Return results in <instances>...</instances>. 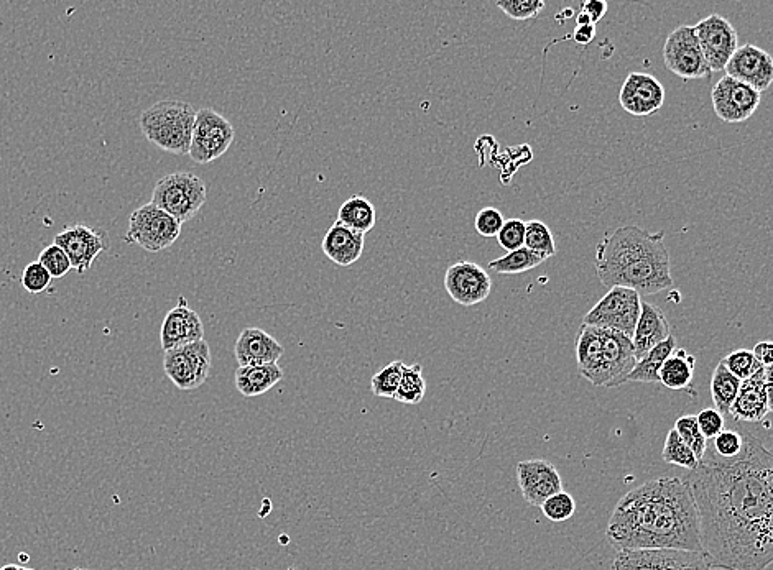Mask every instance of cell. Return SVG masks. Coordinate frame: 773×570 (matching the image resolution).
Returning a JSON list of instances; mask_svg holds the SVG:
<instances>
[{
  "mask_svg": "<svg viewBox=\"0 0 773 570\" xmlns=\"http://www.w3.org/2000/svg\"><path fill=\"white\" fill-rule=\"evenodd\" d=\"M525 249L550 258L556 253L555 237L550 227L542 221L525 222Z\"/></svg>",
  "mask_w": 773,
  "mask_h": 570,
  "instance_id": "obj_33",
  "label": "cell"
},
{
  "mask_svg": "<svg viewBox=\"0 0 773 570\" xmlns=\"http://www.w3.org/2000/svg\"><path fill=\"white\" fill-rule=\"evenodd\" d=\"M607 9H609V5H607V2H604V0H588V2H584V4L581 5V12L588 15L589 20H591L593 25H596L599 20L604 19V15L607 14Z\"/></svg>",
  "mask_w": 773,
  "mask_h": 570,
  "instance_id": "obj_45",
  "label": "cell"
},
{
  "mask_svg": "<svg viewBox=\"0 0 773 570\" xmlns=\"http://www.w3.org/2000/svg\"><path fill=\"white\" fill-rule=\"evenodd\" d=\"M195 107L188 102L160 101L140 115V130L163 152L188 155L195 129Z\"/></svg>",
  "mask_w": 773,
  "mask_h": 570,
  "instance_id": "obj_4",
  "label": "cell"
},
{
  "mask_svg": "<svg viewBox=\"0 0 773 570\" xmlns=\"http://www.w3.org/2000/svg\"><path fill=\"white\" fill-rule=\"evenodd\" d=\"M283 354V345L259 327H246L234 345L239 367L277 364Z\"/></svg>",
  "mask_w": 773,
  "mask_h": 570,
  "instance_id": "obj_20",
  "label": "cell"
},
{
  "mask_svg": "<svg viewBox=\"0 0 773 570\" xmlns=\"http://www.w3.org/2000/svg\"><path fill=\"white\" fill-rule=\"evenodd\" d=\"M724 71L762 94L773 84V56L759 46L746 43L737 48Z\"/></svg>",
  "mask_w": 773,
  "mask_h": 570,
  "instance_id": "obj_17",
  "label": "cell"
},
{
  "mask_svg": "<svg viewBox=\"0 0 773 570\" xmlns=\"http://www.w3.org/2000/svg\"><path fill=\"white\" fill-rule=\"evenodd\" d=\"M547 258L533 253L532 250L522 249L514 252L505 253L504 257L496 258L489 263L492 272L500 275H519V273L528 272L533 268L540 267Z\"/></svg>",
  "mask_w": 773,
  "mask_h": 570,
  "instance_id": "obj_30",
  "label": "cell"
},
{
  "mask_svg": "<svg viewBox=\"0 0 773 570\" xmlns=\"http://www.w3.org/2000/svg\"><path fill=\"white\" fill-rule=\"evenodd\" d=\"M760 99V92L727 74L719 79L711 92L714 112L727 124H741L749 120L759 109Z\"/></svg>",
  "mask_w": 773,
  "mask_h": 570,
  "instance_id": "obj_13",
  "label": "cell"
},
{
  "mask_svg": "<svg viewBox=\"0 0 773 570\" xmlns=\"http://www.w3.org/2000/svg\"><path fill=\"white\" fill-rule=\"evenodd\" d=\"M755 359L759 360L762 367H772L773 365V341H762L755 345L752 350Z\"/></svg>",
  "mask_w": 773,
  "mask_h": 570,
  "instance_id": "obj_46",
  "label": "cell"
},
{
  "mask_svg": "<svg viewBox=\"0 0 773 570\" xmlns=\"http://www.w3.org/2000/svg\"><path fill=\"white\" fill-rule=\"evenodd\" d=\"M602 355V329L583 324L576 341V362L578 370L588 382L598 377Z\"/></svg>",
  "mask_w": 773,
  "mask_h": 570,
  "instance_id": "obj_25",
  "label": "cell"
},
{
  "mask_svg": "<svg viewBox=\"0 0 773 570\" xmlns=\"http://www.w3.org/2000/svg\"><path fill=\"white\" fill-rule=\"evenodd\" d=\"M53 244L65 250L66 255L70 257L73 270H76L79 275L88 272L96 262V258L109 249L106 232L84 224H75L63 230L56 235Z\"/></svg>",
  "mask_w": 773,
  "mask_h": 570,
  "instance_id": "obj_14",
  "label": "cell"
},
{
  "mask_svg": "<svg viewBox=\"0 0 773 570\" xmlns=\"http://www.w3.org/2000/svg\"><path fill=\"white\" fill-rule=\"evenodd\" d=\"M364 234L334 222L321 242V250L339 267H351L364 253Z\"/></svg>",
  "mask_w": 773,
  "mask_h": 570,
  "instance_id": "obj_21",
  "label": "cell"
},
{
  "mask_svg": "<svg viewBox=\"0 0 773 570\" xmlns=\"http://www.w3.org/2000/svg\"><path fill=\"white\" fill-rule=\"evenodd\" d=\"M662 457L667 464L676 465L681 469H686L688 472L698 469L699 460L696 459L695 454L691 451L690 447L686 446L683 439L678 436L675 429H672L667 434L665 439V446H663Z\"/></svg>",
  "mask_w": 773,
  "mask_h": 570,
  "instance_id": "obj_32",
  "label": "cell"
},
{
  "mask_svg": "<svg viewBox=\"0 0 773 570\" xmlns=\"http://www.w3.org/2000/svg\"><path fill=\"white\" fill-rule=\"evenodd\" d=\"M73 570H89V569H84V567H76V569H73Z\"/></svg>",
  "mask_w": 773,
  "mask_h": 570,
  "instance_id": "obj_51",
  "label": "cell"
},
{
  "mask_svg": "<svg viewBox=\"0 0 773 570\" xmlns=\"http://www.w3.org/2000/svg\"><path fill=\"white\" fill-rule=\"evenodd\" d=\"M765 377V393H767V403H769V411L773 413V365L772 367L764 368Z\"/></svg>",
  "mask_w": 773,
  "mask_h": 570,
  "instance_id": "obj_48",
  "label": "cell"
},
{
  "mask_svg": "<svg viewBox=\"0 0 773 570\" xmlns=\"http://www.w3.org/2000/svg\"><path fill=\"white\" fill-rule=\"evenodd\" d=\"M612 570H713V566L704 552L642 549L617 552Z\"/></svg>",
  "mask_w": 773,
  "mask_h": 570,
  "instance_id": "obj_10",
  "label": "cell"
},
{
  "mask_svg": "<svg viewBox=\"0 0 773 570\" xmlns=\"http://www.w3.org/2000/svg\"><path fill=\"white\" fill-rule=\"evenodd\" d=\"M24 570H33V569H27V567H24Z\"/></svg>",
  "mask_w": 773,
  "mask_h": 570,
  "instance_id": "obj_52",
  "label": "cell"
},
{
  "mask_svg": "<svg viewBox=\"0 0 773 570\" xmlns=\"http://www.w3.org/2000/svg\"><path fill=\"white\" fill-rule=\"evenodd\" d=\"M642 311V301L637 291L624 286H614L607 291L604 298L594 304V308L586 313L583 324L619 331L625 336H634L635 326Z\"/></svg>",
  "mask_w": 773,
  "mask_h": 570,
  "instance_id": "obj_7",
  "label": "cell"
},
{
  "mask_svg": "<svg viewBox=\"0 0 773 570\" xmlns=\"http://www.w3.org/2000/svg\"><path fill=\"white\" fill-rule=\"evenodd\" d=\"M742 447H744V431L724 429L723 433L714 437L711 451L721 459H734L741 454Z\"/></svg>",
  "mask_w": 773,
  "mask_h": 570,
  "instance_id": "obj_40",
  "label": "cell"
},
{
  "mask_svg": "<svg viewBox=\"0 0 773 570\" xmlns=\"http://www.w3.org/2000/svg\"><path fill=\"white\" fill-rule=\"evenodd\" d=\"M741 387V380L734 377L724 367L723 362H719L718 367L714 368L713 378H711V398H713L716 410L723 414L724 418H727L731 413L732 405H734Z\"/></svg>",
  "mask_w": 773,
  "mask_h": 570,
  "instance_id": "obj_29",
  "label": "cell"
},
{
  "mask_svg": "<svg viewBox=\"0 0 773 570\" xmlns=\"http://www.w3.org/2000/svg\"><path fill=\"white\" fill-rule=\"evenodd\" d=\"M283 370L278 364L270 365H250V367H239L236 370V388L242 396L254 398V396L264 395L267 391L282 382Z\"/></svg>",
  "mask_w": 773,
  "mask_h": 570,
  "instance_id": "obj_24",
  "label": "cell"
},
{
  "mask_svg": "<svg viewBox=\"0 0 773 570\" xmlns=\"http://www.w3.org/2000/svg\"><path fill=\"white\" fill-rule=\"evenodd\" d=\"M208 198V189L200 176L178 171L163 176L153 188L152 204L185 224L201 211Z\"/></svg>",
  "mask_w": 773,
  "mask_h": 570,
  "instance_id": "obj_5",
  "label": "cell"
},
{
  "mask_svg": "<svg viewBox=\"0 0 773 570\" xmlns=\"http://www.w3.org/2000/svg\"><path fill=\"white\" fill-rule=\"evenodd\" d=\"M38 262L42 263L43 267L47 268L48 273H50L53 278H63V276L70 273V270H73L70 257L66 255L65 250L61 249V247H58L56 244L45 247V249L42 250V253H40V257H38Z\"/></svg>",
  "mask_w": 773,
  "mask_h": 570,
  "instance_id": "obj_38",
  "label": "cell"
},
{
  "mask_svg": "<svg viewBox=\"0 0 773 570\" xmlns=\"http://www.w3.org/2000/svg\"><path fill=\"white\" fill-rule=\"evenodd\" d=\"M53 276L48 273L47 268L43 267L42 263L32 262L28 263L27 267L22 272V286L28 293L32 295H40L43 291H47L50 288Z\"/></svg>",
  "mask_w": 773,
  "mask_h": 570,
  "instance_id": "obj_41",
  "label": "cell"
},
{
  "mask_svg": "<svg viewBox=\"0 0 773 570\" xmlns=\"http://www.w3.org/2000/svg\"><path fill=\"white\" fill-rule=\"evenodd\" d=\"M180 234L181 222L150 203L132 212L125 242L139 245L140 249L147 252L157 253L172 247Z\"/></svg>",
  "mask_w": 773,
  "mask_h": 570,
  "instance_id": "obj_6",
  "label": "cell"
},
{
  "mask_svg": "<svg viewBox=\"0 0 773 570\" xmlns=\"http://www.w3.org/2000/svg\"><path fill=\"white\" fill-rule=\"evenodd\" d=\"M596 37V25H583V27L576 28L574 32V42L579 45H589Z\"/></svg>",
  "mask_w": 773,
  "mask_h": 570,
  "instance_id": "obj_47",
  "label": "cell"
},
{
  "mask_svg": "<svg viewBox=\"0 0 773 570\" xmlns=\"http://www.w3.org/2000/svg\"><path fill=\"white\" fill-rule=\"evenodd\" d=\"M445 288L449 298L461 306H476L491 295L492 278L477 263H453L446 270Z\"/></svg>",
  "mask_w": 773,
  "mask_h": 570,
  "instance_id": "obj_15",
  "label": "cell"
},
{
  "mask_svg": "<svg viewBox=\"0 0 773 570\" xmlns=\"http://www.w3.org/2000/svg\"><path fill=\"white\" fill-rule=\"evenodd\" d=\"M596 272L606 288L624 286L642 295L672 290V263L665 234L639 226H621L596 247Z\"/></svg>",
  "mask_w": 773,
  "mask_h": 570,
  "instance_id": "obj_3",
  "label": "cell"
},
{
  "mask_svg": "<svg viewBox=\"0 0 773 570\" xmlns=\"http://www.w3.org/2000/svg\"><path fill=\"white\" fill-rule=\"evenodd\" d=\"M200 341H204L203 321L196 311L188 308L186 299L181 296L178 306L170 309L163 319L160 331L163 352Z\"/></svg>",
  "mask_w": 773,
  "mask_h": 570,
  "instance_id": "obj_19",
  "label": "cell"
},
{
  "mask_svg": "<svg viewBox=\"0 0 773 570\" xmlns=\"http://www.w3.org/2000/svg\"><path fill=\"white\" fill-rule=\"evenodd\" d=\"M696 419H698L699 429L706 439H714L724 431L726 418L716 408H706L696 416Z\"/></svg>",
  "mask_w": 773,
  "mask_h": 570,
  "instance_id": "obj_44",
  "label": "cell"
},
{
  "mask_svg": "<svg viewBox=\"0 0 773 570\" xmlns=\"http://www.w3.org/2000/svg\"><path fill=\"white\" fill-rule=\"evenodd\" d=\"M407 365L402 360H394L375 373L371 380V390L379 398H395L402 382L403 370Z\"/></svg>",
  "mask_w": 773,
  "mask_h": 570,
  "instance_id": "obj_34",
  "label": "cell"
},
{
  "mask_svg": "<svg viewBox=\"0 0 773 570\" xmlns=\"http://www.w3.org/2000/svg\"><path fill=\"white\" fill-rule=\"evenodd\" d=\"M676 349H678V345H676L675 337H668L667 341L658 344L655 349L650 350L649 354L645 355L644 359L637 362L634 370L625 378V383H660V370Z\"/></svg>",
  "mask_w": 773,
  "mask_h": 570,
  "instance_id": "obj_26",
  "label": "cell"
},
{
  "mask_svg": "<svg viewBox=\"0 0 773 570\" xmlns=\"http://www.w3.org/2000/svg\"><path fill=\"white\" fill-rule=\"evenodd\" d=\"M426 395V382L420 364L407 365L403 370L402 382L394 400L403 405H420Z\"/></svg>",
  "mask_w": 773,
  "mask_h": 570,
  "instance_id": "obj_31",
  "label": "cell"
},
{
  "mask_svg": "<svg viewBox=\"0 0 773 570\" xmlns=\"http://www.w3.org/2000/svg\"><path fill=\"white\" fill-rule=\"evenodd\" d=\"M665 94L663 84L652 74L630 73L622 84L619 102L630 115L647 117L662 109Z\"/></svg>",
  "mask_w": 773,
  "mask_h": 570,
  "instance_id": "obj_18",
  "label": "cell"
},
{
  "mask_svg": "<svg viewBox=\"0 0 773 570\" xmlns=\"http://www.w3.org/2000/svg\"><path fill=\"white\" fill-rule=\"evenodd\" d=\"M163 370L180 390L200 388L211 373V349L208 342H193L168 350L163 357Z\"/></svg>",
  "mask_w": 773,
  "mask_h": 570,
  "instance_id": "obj_9",
  "label": "cell"
},
{
  "mask_svg": "<svg viewBox=\"0 0 773 570\" xmlns=\"http://www.w3.org/2000/svg\"><path fill=\"white\" fill-rule=\"evenodd\" d=\"M0 570H24V567L17 566V564H7V566L0 567Z\"/></svg>",
  "mask_w": 773,
  "mask_h": 570,
  "instance_id": "obj_50",
  "label": "cell"
},
{
  "mask_svg": "<svg viewBox=\"0 0 773 570\" xmlns=\"http://www.w3.org/2000/svg\"><path fill=\"white\" fill-rule=\"evenodd\" d=\"M696 37L709 69L724 71L739 48V35L729 20L711 14L695 25Z\"/></svg>",
  "mask_w": 773,
  "mask_h": 570,
  "instance_id": "obj_12",
  "label": "cell"
},
{
  "mask_svg": "<svg viewBox=\"0 0 773 570\" xmlns=\"http://www.w3.org/2000/svg\"><path fill=\"white\" fill-rule=\"evenodd\" d=\"M377 214L374 204L364 196H351V198L339 207L338 222L349 229L366 234L374 229Z\"/></svg>",
  "mask_w": 773,
  "mask_h": 570,
  "instance_id": "obj_28",
  "label": "cell"
},
{
  "mask_svg": "<svg viewBox=\"0 0 773 570\" xmlns=\"http://www.w3.org/2000/svg\"><path fill=\"white\" fill-rule=\"evenodd\" d=\"M504 222V216L499 209L484 207L482 211L477 212L474 227H476L477 234L482 235V237H497Z\"/></svg>",
  "mask_w": 773,
  "mask_h": 570,
  "instance_id": "obj_43",
  "label": "cell"
},
{
  "mask_svg": "<svg viewBox=\"0 0 773 570\" xmlns=\"http://www.w3.org/2000/svg\"><path fill=\"white\" fill-rule=\"evenodd\" d=\"M606 536L617 552H704L698 508L688 483L676 477L649 480L624 495L612 511Z\"/></svg>",
  "mask_w": 773,
  "mask_h": 570,
  "instance_id": "obj_2",
  "label": "cell"
},
{
  "mask_svg": "<svg viewBox=\"0 0 773 570\" xmlns=\"http://www.w3.org/2000/svg\"><path fill=\"white\" fill-rule=\"evenodd\" d=\"M507 253L525 247V222L522 219H507L496 237Z\"/></svg>",
  "mask_w": 773,
  "mask_h": 570,
  "instance_id": "obj_42",
  "label": "cell"
},
{
  "mask_svg": "<svg viewBox=\"0 0 773 570\" xmlns=\"http://www.w3.org/2000/svg\"><path fill=\"white\" fill-rule=\"evenodd\" d=\"M670 334V322L665 318L662 309L653 306L650 303H642L640 318L635 326L632 344H634L635 357L637 362L644 359L650 350L655 349L658 344L667 341Z\"/></svg>",
  "mask_w": 773,
  "mask_h": 570,
  "instance_id": "obj_22",
  "label": "cell"
},
{
  "mask_svg": "<svg viewBox=\"0 0 773 570\" xmlns=\"http://www.w3.org/2000/svg\"><path fill=\"white\" fill-rule=\"evenodd\" d=\"M497 7L514 20L535 19L545 9L543 0H497Z\"/></svg>",
  "mask_w": 773,
  "mask_h": 570,
  "instance_id": "obj_39",
  "label": "cell"
},
{
  "mask_svg": "<svg viewBox=\"0 0 773 570\" xmlns=\"http://www.w3.org/2000/svg\"><path fill=\"white\" fill-rule=\"evenodd\" d=\"M663 61L681 79H709L713 71L704 60L693 25L676 27L663 46Z\"/></svg>",
  "mask_w": 773,
  "mask_h": 570,
  "instance_id": "obj_11",
  "label": "cell"
},
{
  "mask_svg": "<svg viewBox=\"0 0 773 570\" xmlns=\"http://www.w3.org/2000/svg\"><path fill=\"white\" fill-rule=\"evenodd\" d=\"M517 480L525 502L542 506L548 498L563 492V480L555 465L545 459L522 460L517 465Z\"/></svg>",
  "mask_w": 773,
  "mask_h": 570,
  "instance_id": "obj_16",
  "label": "cell"
},
{
  "mask_svg": "<svg viewBox=\"0 0 773 570\" xmlns=\"http://www.w3.org/2000/svg\"><path fill=\"white\" fill-rule=\"evenodd\" d=\"M769 403L765 393L764 368L757 375L742 382L741 390L732 405L729 416L736 421L759 423L769 414Z\"/></svg>",
  "mask_w": 773,
  "mask_h": 570,
  "instance_id": "obj_23",
  "label": "cell"
},
{
  "mask_svg": "<svg viewBox=\"0 0 773 570\" xmlns=\"http://www.w3.org/2000/svg\"><path fill=\"white\" fill-rule=\"evenodd\" d=\"M236 137L231 122L209 107L196 112L195 129L191 137L190 155L200 165H208L223 157Z\"/></svg>",
  "mask_w": 773,
  "mask_h": 570,
  "instance_id": "obj_8",
  "label": "cell"
},
{
  "mask_svg": "<svg viewBox=\"0 0 773 570\" xmlns=\"http://www.w3.org/2000/svg\"><path fill=\"white\" fill-rule=\"evenodd\" d=\"M576 23H578V27H583V25H593L591 20H589L588 15L584 14V12H579L578 17H576Z\"/></svg>",
  "mask_w": 773,
  "mask_h": 570,
  "instance_id": "obj_49",
  "label": "cell"
},
{
  "mask_svg": "<svg viewBox=\"0 0 773 570\" xmlns=\"http://www.w3.org/2000/svg\"><path fill=\"white\" fill-rule=\"evenodd\" d=\"M721 362L741 382H746L764 368L759 364V360L755 359L754 352L747 349L734 350L731 354L726 355Z\"/></svg>",
  "mask_w": 773,
  "mask_h": 570,
  "instance_id": "obj_36",
  "label": "cell"
},
{
  "mask_svg": "<svg viewBox=\"0 0 773 570\" xmlns=\"http://www.w3.org/2000/svg\"><path fill=\"white\" fill-rule=\"evenodd\" d=\"M543 515L553 523H563L570 520L576 513V502L570 493L560 492L548 498L547 502L540 506Z\"/></svg>",
  "mask_w": 773,
  "mask_h": 570,
  "instance_id": "obj_37",
  "label": "cell"
},
{
  "mask_svg": "<svg viewBox=\"0 0 773 570\" xmlns=\"http://www.w3.org/2000/svg\"><path fill=\"white\" fill-rule=\"evenodd\" d=\"M673 429H675L678 436L683 439L686 446L690 447L693 454H695L696 459L701 462L704 454L708 451V439L701 433L696 416H693V414L680 416V418L676 419L675 428Z\"/></svg>",
  "mask_w": 773,
  "mask_h": 570,
  "instance_id": "obj_35",
  "label": "cell"
},
{
  "mask_svg": "<svg viewBox=\"0 0 773 570\" xmlns=\"http://www.w3.org/2000/svg\"><path fill=\"white\" fill-rule=\"evenodd\" d=\"M695 355L676 349L660 370V383L670 390H688L695 377Z\"/></svg>",
  "mask_w": 773,
  "mask_h": 570,
  "instance_id": "obj_27",
  "label": "cell"
},
{
  "mask_svg": "<svg viewBox=\"0 0 773 570\" xmlns=\"http://www.w3.org/2000/svg\"><path fill=\"white\" fill-rule=\"evenodd\" d=\"M685 482L698 508L703 551L713 569L773 564V452L744 431V447L721 459L708 447Z\"/></svg>",
  "mask_w": 773,
  "mask_h": 570,
  "instance_id": "obj_1",
  "label": "cell"
}]
</instances>
